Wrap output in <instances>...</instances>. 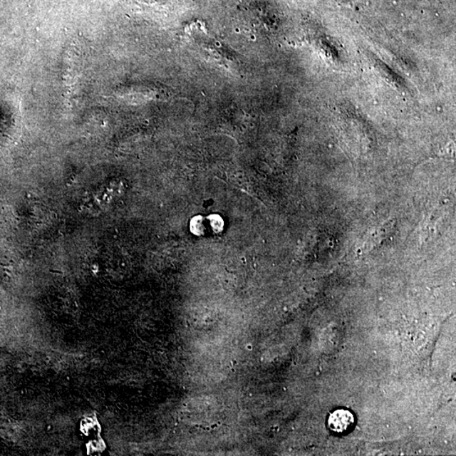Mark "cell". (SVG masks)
<instances>
[{"instance_id":"cell-1","label":"cell","mask_w":456,"mask_h":456,"mask_svg":"<svg viewBox=\"0 0 456 456\" xmlns=\"http://www.w3.org/2000/svg\"><path fill=\"white\" fill-rule=\"evenodd\" d=\"M224 227V222L218 215H211L207 217H196L190 222V230L194 234L200 236L212 232L219 234Z\"/></svg>"},{"instance_id":"cell-2","label":"cell","mask_w":456,"mask_h":456,"mask_svg":"<svg viewBox=\"0 0 456 456\" xmlns=\"http://www.w3.org/2000/svg\"><path fill=\"white\" fill-rule=\"evenodd\" d=\"M354 423L353 414L349 410H337L333 413L328 420V424L333 432H345L350 430Z\"/></svg>"}]
</instances>
